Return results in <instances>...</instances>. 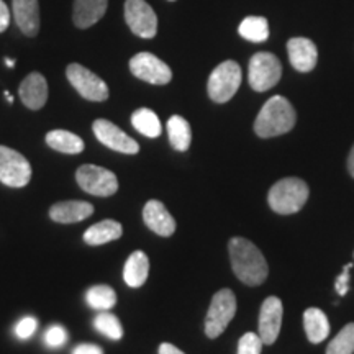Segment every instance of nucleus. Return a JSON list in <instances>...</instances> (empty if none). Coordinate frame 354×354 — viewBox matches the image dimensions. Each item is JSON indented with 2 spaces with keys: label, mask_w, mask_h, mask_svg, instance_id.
Instances as JSON below:
<instances>
[{
  "label": "nucleus",
  "mask_w": 354,
  "mask_h": 354,
  "mask_svg": "<svg viewBox=\"0 0 354 354\" xmlns=\"http://www.w3.org/2000/svg\"><path fill=\"white\" fill-rule=\"evenodd\" d=\"M236 313V297L230 289H221L212 299L205 318V335L209 338H218L227 330L230 322Z\"/></svg>",
  "instance_id": "39448f33"
},
{
  "label": "nucleus",
  "mask_w": 354,
  "mask_h": 354,
  "mask_svg": "<svg viewBox=\"0 0 354 354\" xmlns=\"http://www.w3.org/2000/svg\"><path fill=\"white\" fill-rule=\"evenodd\" d=\"M238 32L248 41L263 43L269 38V24L264 17H248L241 21Z\"/></svg>",
  "instance_id": "a878e982"
},
{
  "label": "nucleus",
  "mask_w": 354,
  "mask_h": 354,
  "mask_svg": "<svg viewBox=\"0 0 354 354\" xmlns=\"http://www.w3.org/2000/svg\"><path fill=\"white\" fill-rule=\"evenodd\" d=\"M125 21L130 30L140 38H154L158 33V17L145 0H127Z\"/></svg>",
  "instance_id": "9b49d317"
},
{
  "label": "nucleus",
  "mask_w": 354,
  "mask_h": 354,
  "mask_svg": "<svg viewBox=\"0 0 354 354\" xmlns=\"http://www.w3.org/2000/svg\"><path fill=\"white\" fill-rule=\"evenodd\" d=\"M6 99H7L8 102H13V97L10 95V92H7V91H6Z\"/></svg>",
  "instance_id": "58836bf2"
},
{
  "label": "nucleus",
  "mask_w": 354,
  "mask_h": 354,
  "mask_svg": "<svg viewBox=\"0 0 354 354\" xmlns=\"http://www.w3.org/2000/svg\"><path fill=\"white\" fill-rule=\"evenodd\" d=\"M159 354H185V353L180 351L179 348H176L174 344L162 343L161 346H159Z\"/></svg>",
  "instance_id": "c9c22d12"
},
{
  "label": "nucleus",
  "mask_w": 354,
  "mask_h": 354,
  "mask_svg": "<svg viewBox=\"0 0 354 354\" xmlns=\"http://www.w3.org/2000/svg\"><path fill=\"white\" fill-rule=\"evenodd\" d=\"M263 339L258 333H245L238 343V354H261L263 349Z\"/></svg>",
  "instance_id": "c756f323"
},
{
  "label": "nucleus",
  "mask_w": 354,
  "mask_h": 354,
  "mask_svg": "<svg viewBox=\"0 0 354 354\" xmlns=\"http://www.w3.org/2000/svg\"><path fill=\"white\" fill-rule=\"evenodd\" d=\"M32 179V166L24 154L0 145V183L8 187H25Z\"/></svg>",
  "instance_id": "0eeeda50"
},
{
  "label": "nucleus",
  "mask_w": 354,
  "mask_h": 354,
  "mask_svg": "<svg viewBox=\"0 0 354 354\" xmlns=\"http://www.w3.org/2000/svg\"><path fill=\"white\" fill-rule=\"evenodd\" d=\"M73 354H104L100 346L97 344H79V346L74 349Z\"/></svg>",
  "instance_id": "f704fd0d"
},
{
  "label": "nucleus",
  "mask_w": 354,
  "mask_h": 354,
  "mask_svg": "<svg viewBox=\"0 0 354 354\" xmlns=\"http://www.w3.org/2000/svg\"><path fill=\"white\" fill-rule=\"evenodd\" d=\"M230 259L233 272L243 284L256 287L261 286L268 277L269 268L259 248L246 238H232L228 245Z\"/></svg>",
  "instance_id": "f257e3e1"
},
{
  "label": "nucleus",
  "mask_w": 354,
  "mask_h": 354,
  "mask_svg": "<svg viewBox=\"0 0 354 354\" xmlns=\"http://www.w3.org/2000/svg\"><path fill=\"white\" fill-rule=\"evenodd\" d=\"M326 354H354V323L344 328L328 343Z\"/></svg>",
  "instance_id": "cd10ccee"
},
{
  "label": "nucleus",
  "mask_w": 354,
  "mask_h": 354,
  "mask_svg": "<svg viewBox=\"0 0 354 354\" xmlns=\"http://www.w3.org/2000/svg\"><path fill=\"white\" fill-rule=\"evenodd\" d=\"M143 220L151 232L159 236H171L176 232V220L167 212L165 203L159 201H149L143 209Z\"/></svg>",
  "instance_id": "2eb2a0df"
},
{
  "label": "nucleus",
  "mask_w": 354,
  "mask_h": 354,
  "mask_svg": "<svg viewBox=\"0 0 354 354\" xmlns=\"http://www.w3.org/2000/svg\"><path fill=\"white\" fill-rule=\"evenodd\" d=\"M131 125L135 127L136 131L148 136V138H158L162 130L159 117L149 109H138L136 112H133Z\"/></svg>",
  "instance_id": "393cba45"
},
{
  "label": "nucleus",
  "mask_w": 354,
  "mask_h": 354,
  "mask_svg": "<svg viewBox=\"0 0 354 354\" xmlns=\"http://www.w3.org/2000/svg\"><path fill=\"white\" fill-rule=\"evenodd\" d=\"M38 328L37 318L33 317H25L15 325V335L19 336L20 339H28L30 336H33L35 331Z\"/></svg>",
  "instance_id": "2f4dec72"
},
{
  "label": "nucleus",
  "mask_w": 354,
  "mask_h": 354,
  "mask_svg": "<svg viewBox=\"0 0 354 354\" xmlns=\"http://www.w3.org/2000/svg\"><path fill=\"white\" fill-rule=\"evenodd\" d=\"M13 19L26 37H37L39 32L38 0H13Z\"/></svg>",
  "instance_id": "f3484780"
},
{
  "label": "nucleus",
  "mask_w": 354,
  "mask_h": 354,
  "mask_svg": "<svg viewBox=\"0 0 354 354\" xmlns=\"http://www.w3.org/2000/svg\"><path fill=\"white\" fill-rule=\"evenodd\" d=\"M122 233L123 228L118 221L104 220L92 225L91 228H87V232L84 233V241L91 246H99L105 245V243L118 240V238L122 236Z\"/></svg>",
  "instance_id": "4be33fe9"
},
{
  "label": "nucleus",
  "mask_w": 354,
  "mask_h": 354,
  "mask_svg": "<svg viewBox=\"0 0 354 354\" xmlns=\"http://www.w3.org/2000/svg\"><path fill=\"white\" fill-rule=\"evenodd\" d=\"M282 66L272 53H256L248 66V79L251 88L256 92H266L281 81Z\"/></svg>",
  "instance_id": "423d86ee"
},
{
  "label": "nucleus",
  "mask_w": 354,
  "mask_h": 354,
  "mask_svg": "<svg viewBox=\"0 0 354 354\" xmlns=\"http://www.w3.org/2000/svg\"><path fill=\"white\" fill-rule=\"evenodd\" d=\"M86 300L88 307L95 310H109L117 304V294L109 286H95L87 290Z\"/></svg>",
  "instance_id": "bb28decb"
},
{
  "label": "nucleus",
  "mask_w": 354,
  "mask_h": 354,
  "mask_svg": "<svg viewBox=\"0 0 354 354\" xmlns=\"http://www.w3.org/2000/svg\"><path fill=\"white\" fill-rule=\"evenodd\" d=\"M109 0H74L73 21L77 28L95 25L107 12Z\"/></svg>",
  "instance_id": "a211bd4d"
},
{
  "label": "nucleus",
  "mask_w": 354,
  "mask_h": 354,
  "mask_svg": "<svg viewBox=\"0 0 354 354\" xmlns=\"http://www.w3.org/2000/svg\"><path fill=\"white\" fill-rule=\"evenodd\" d=\"M167 135H169V143L177 151H187L190 141H192V130H190L189 122L184 117L174 115L167 120Z\"/></svg>",
  "instance_id": "b1692460"
},
{
  "label": "nucleus",
  "mask_w": 354,
  "mask_h": 354,
  "mask_svg": "<svg viewBox=\"0 0 354 354\" xmlns=\"http://www.w3.org/2000/svg\"><path fill=\"white\" fill-rule=\"evenodd\" d=\"M241 84V68L234 61H225L216 66L207 82L210 99L216 104H225L236 94Z\"/></svg>",
  "instance_id": "20e7f679"
},
{
  "label": "nucleus",
  "mask_w": 354,
  "mask_h": 354,
  "mask_svg": "<svg viewBox=\"0 0 354 354\" xmlns=\"http://www.w3.org/2000/svg\"><path fill=\"white\" fill-rule=\"evenodd\" d=\"M308 185L299 177H286L269 190V207L281 215L297 214L308 198Z\"/></svg>",
  "instance_id": "7ed1b4c3"
},
{
  "label": "nucleus",
  "mask_w": 354,
  "mask_h": 354,
  "mask_svg": "<svg viewBox=\"0 0 354 354\" xmlns=\"http://www.w3.org/2000/svg\"><path fill=\"white\" fill-rule=\"evenodd\" d=\"M169 2H176V0H169Z\"/></svg>",
  "instance_id": "ea45409f"
},
{
  "label": "nucleus",
  "mask_w": 354,
  "mask_h": 354,
  "mask_svg": "<svg viewBox=\"0 0 354 354\" xmlns=\"http://www.w3.org/2000/svg\"><path fill=\"white\" fill-rule=\"evenodd\" d=\"M44 342L50 348H59L68 342V331L61 325H53L44 335Z\"/></svg>",
  "instance_id": "7c9ffc66"
},
{
  "label": "nucleus",
  "mask_w": 354,
  "mask_h": 354,
  "mask_svg": "<svg viewBox=\"0 0 354 354\" xmlns=\"http://www.w3.org/2000/svg\"><path fill=\"white\" fill-rule=\"evenodd\" d=\"M92 130H94L95 138L104 146L113 149V151L123 154H136L140 151V145L131 136H128L125 131H122L117 125H113L112 122L99 118L92 125Z\"/></svg>",
  "instance_id": "f8f14e48"
},
{
  "label": "nucleus",
  "mask_w": 354,
  "mask_h": 354,
  "mask_svg": "<svg viewBox=\"0 0 354 354\" xmlns=\"http://www.w3.org/2000/svg\"><path fill=\"white\" fill-rule=\"evenodd\" d=\"M20 100L30 110H39L48 100V82L39 73L28 74L20 84Z\"/></svg>",
  "instance_id": "dca6fc26"
},
{
  "label": "nucleus",
  "mask_w": 354,
  "mask_h": 354,
  "mask_svg": "<svg viewBox=\"0 0 354 354\" xmlns=\"http://www.w3.org/2000/svg\"><path fill=\"white\" fill-rule=\"evenodd\" d=\"M304 326L305 333L310 343L318 344L325 342L330 335V322L326 318L325 312L320 308H307L304 313Z\"/></svg>",
  "instance_id": "aec40b11"
},
{
  "label": "nucleus",
  "mask_w": 354,
  "mask_h": 354,
  "mask_svg": "<svg viewBox=\"0 0 354 354\" xmlns=\"http://www.w3.org/2000/svg\"><path fill=\"white\" fill-rule=\"evenodd\" d=\"M94 326L97 331H100L102 335H105L110 339H120L123 336L122 323L112 313H99L94 320Z\"/></svg>",
  "instance_id": "c85d7f7f"
},
{
  "label": "nucleus",
  "mask_w": 354,
  "mask_h": 354,
  "mask_svg": "<svg viewBox=\"0 0 354 354\" xmlns=\"http://www.w3.org/2000/svg\"><path fill=\"white\" fill-rule=\"evenodd\" d=\"M351 268H353L351 263L344 266L343 272L339 274L338 279H336V282H335L336 292H338L339 297H344V295H346L348 290H349V271H351Z\"/></svg>",
  "instance_id": "473e14b6"
},
{
  "label": "nucleus",
  "mask_w": 354,
  "mask_h": 354,
  "mask_svg": "<svg viewBox=\"0 0 354 354\" xmlns=\"http://www.w3.org/2000/svg\"><path fill=\"white\" fill-rule=\"evenodd\" d=\"M66 76L76 91L84 99L91 102H105L109 99V87L97 74L91 69L84 68L82 64L73 63L66 69Z\"/></svg>",
  "instance_id": "1a4fd4ad"
},
{
  "label": "nucleus",
  "mask_w": 354,
  "mask_h": 354,
  "mask_svg": "<svg viewBox=\"0 0 354 354\" xmlns=\"http://www.w3.org/2000/svg\"><path fill=\"white\" fill-rule=\"evenodd\" d=\"M94 214V207L88 202L81 201H68V202H59L50 209L51 220L57 221V223H77L82 221Z\"/></svg>",
  "instance_id": "6ab92c4d"
},
{
  "label": "nucleus",
  "mask_w": 354,
  "mask_h": 354,
  "mask_svg": "<svg viewBox=\"0 0 354 354\" xmlns=\"http://www.w3.org/2000/svg\"><path fill=\"white\" fill-rule=\"evenodd\" d=\"M6 64L8 66V68H13V66H15V61H13V59H6Z\"/></svg>",
  "instance_id": "4c0bfd02"
},
{
  "label": "nucleus",
  "mask_w": 354,
  "mask_h": 354,
  "mask_svg": "<svg viewBox=\"0 0 354 354\" xmlns=\"http://www.w3.org/2000/svg\"><path fill=\"white\" fill-rule=\"evenodd\" d=\"M10 24V10H8L7 3L3 0H0V33L6 32Z\"/></svg>",
  "instance_id": "72a5a7b5"
},
{
  "label": "nucleus",
  "mask_w": 354,
  "mask_h": 354,
  "mask_svg": "<svg viewBox=\"0 0 354 354\" xmlns=\"http://www.w3.org/2000/svg\"><path fill=\"white\" fill-rule=\"evenodd\" d=\"M149 274V259L143 251H135L127 259L125 268H123V279H125L127 286L138 289L146 282Z\"/></svg>",
  "instance_id": "412c9836"
},
{
  "label": "nucleus",
  "mask_w": 354,
  "mask_h": 354,
  "mask_svg": "<svg viewBox=\"0 0 354 354\" xmlns=\"http://www.w3.org/2000/svg\"><path fill=\"white\" fill-rule=\"evenodd\" d=\"M76 180L84 192L97 197H110L117 194L118 179L112 171L105 167L84 165L76 172Z\"/></svg>",
  "instance_id": "6e6552de"
},
{
  "label": "nucleus",
  "mask_w": 354,
  "mask_h": 354,
  "mask_svg": "<svg viewBox=\"0 0 354 354\" xmlns=\"http://www.w3.org/2000/svg\"><path fill=\"white\" fill-rule=\"evenodd\" d=\"M46 145L55 151L66 154H79L84 151V141L77 135L66 130H53L48 133Z\"/></svg>",
  "instance_id": "5701e85b"
},
{
  "label": "nucleus",
  "mask_w": 354,
  "mask_h": 354,
  "mask_svg": "<svg viewBox=\"0 0 354 354\" xmlns=\"http://www.w3.org/2000/svg\"><path fill=\"white\" fill-rule=\"evenodd\" d=\"M290 64L300 73H310L317 66L318 50L315 43L308 38H292L287 43Z\"/></svg>",
  "instance_id": "4468645a"
},
{
  "label": "nucleus",
  "mask_w": 354,
  "mask_h": 354,
  "mask_svg": "<svg viewBox=\"0 0 354 354\" xmlns=\"http://www.w3.org/2000/svg\"><path fill=\"white\" fill-rule=\"evenodd\" d=\"M297 122V113L286 97L274 95L263 105L254 122L259 138H274L290 131Z\"/></svg>",
  "instance_id": "f03ea898"
},
{
  "label": "nucleus",
  "mask_w": 354,
  "mask_h": 354,
  "mask_svg": "<svg viewBox=\"0 0 354 354\" xmlns=\"http://www.w3.org/2000/svg\"><path fill=\"white\" fill-rule=\"evenodd\" d=\"M348 171H349V174L354 177V146H353L351 153H349V156H348Z\"/></svg>",
  "instance_id": "e433bc0d"
},
{
  "label": "nucleus",
  "mask_w": 354,
  "mask_h": 354,
  "mask_svg": "<svg viewBox=\"0 0 354 354\" xmlns=\"http://www.w3.org/2000/svg\"><path fill=\"white\" fill-rule=\"evenodd\" d=\"M282 315H284V307H282L281 299L268 297L261 305L259 312V336L264 344L276 343L282 326Z\"/></svg>",
  "instance_id": "ddd939ff"
},
{
  "label": "nucleus",
  "mask_w": 354,
  "mask_h": 354,
  "mask_svg": "<svg viewBox=\"0 0 354 354\" xmlns=\"http://www.w3.org/2000/svg\"><path fill=\"white\" fill-rule=\"evenodd\" d=\"M130 71L135 77L145 82L154 84V86H165L172 79V71L169 66L148 51L138 53V55L131 57Z\"/></svg>",
  "instance_id": "9d476101"
}]
</instances>
